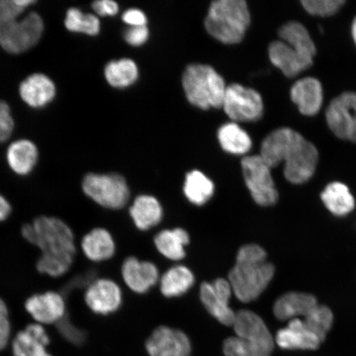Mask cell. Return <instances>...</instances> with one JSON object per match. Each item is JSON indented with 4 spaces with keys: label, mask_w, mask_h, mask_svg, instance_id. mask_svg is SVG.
Returning <instances> with one entry per match:
<instances>
[{
    "label": "cell",
    "mask_w": 356,
    "mask_h": 356,
    "mask_svg": "<svg viewBox=\"0 0 356 356\" xmlns=\"http://www.w3.org/2000/svg\"><path fill=\"white\" fill-rule=\"evenodd\" d=\"M350 35H351V38H353V41L355 44V46L356 47V15L354 17L353 24H351Z\"/></svg>",
    "instance_id": "obj_44"
},
{
    "label": "cell",
    "mask_w": 356,
    "mask_h": 356,
    "mask_svg": "<svg viewBox=\"0 0 356 356\" xmlns=\"http://www.w3.org/2000/svg\"><path fill=\"white\" fill-rule=\"evenodd\" d=\"M83 297L88 308L97 315L114 314L122 305V289L111 279L92 280L84 291Z\"/></svg>",
    "instance_id": "obj_13"
},
{
    "label": "cell",
    "mask_w": 356,
    "mask_h": 356,
    "mask_svg": "<svg viewBox=\"0 0 356 356\" xmlns=\"http://www.w3.org/2000/svg\"><path fill=\"white\" fill-rule=\"evenodd\" d=\"M15 128L10 106L6 102L0 101V143L10 138Z\"/></svg>",
    "instance_id": "obj_39"
},
{
    "label": "cell",
    "mask_w": 356,
    "mask_h": 356,
    "mask_svg": "<svg viewBox=\"0 0 356 356\" xmlns=\"http://www.w3.org/2000/svg\"><path fill=\"white\" fill-rule=\"evenodd\" d=\"M234 295L228 279L217 278L203 282L200 287V300L212 317L226 327H233L236 313L229 305Z\"/></svg>",
    "instance_id": "obj_12"
},
{
    "label": "cell",
    "mask_w": 356,
    "mask_h": 356,
    "mask_svg": "<svg viewBox=\"0 0 356 356\" xmlns=\"http://www.w3.org/2000/svg\"><path fill=\"white\" fill-rule=\"evenodd\" d=\"M58 332L65 340L74 346H80L86 343L87 332L75 325L68 316L56 325Z\"/></svg>",
    "instance_id": "obj_37"
},
{
    "label": "cell",
    "mask_w": 356,
    "mask_h": 356,
    "mask_svg": "<svg viewBox=\"0 0 356 356\" xmlns=\"http://www.w3.org/2000/svg\"><path fill=\"white\" fill-rule=\"evenodd\" d=\"M145 349L149 356H191L193 346L184 332L159 326L147 339Z\"/></svg>",
    "instance_id": "obj_15"
},
{
    "label": "cell",
    "mask_w": 356,
    "mask_h": 356,
    "mask_svg": "<svg viewBox=\"0 0 356 356\" xmlns=\"http://www.w3.org/2000/svg\"><path fill=\"white\" fill-rule=\"evenodd\" d=\"M21 234L40 251L37 270L42 275L63 277L72 267L77 248L73 230L63 220L40 216L22 225Z\"/></svg>",
    "instance_id": "obj_1"
},
{
    "label": "cell",
    "mask_w": 356,
    "mask_h": 356,
    "mask_svg": "<svg viewBox=\"0 0 356 356\" xmlns=\"http://www.w3.org/2000/svg\"><path fill=\"white\" fill-rule=\"evenodd\" d=\"M154 245L160 254L167 259L179 261L186 257V247L190 243L188 231L181 228L164 229L156 234Z\"/></svg>",
    "instance_id": "obj_26"
},
{
    "label": "cell",
    "mask_w": 356,
    "mask_h": 356,
    "mask_svg": "<svg viewBox=\"0 0 356 356\" xmlns=\"http://www.w3.org/2000/svg\"><path fill=\"white\" fill-rule=\"evenodd\" d=\"M50 343L46 328L41 324L31 323L13 337V356H53L48 350Z\"/></svg>",
    "instance_id": "obj_20"
},
{
    "label": "cell",
    "mask_w": 356,
    "mask_h": 356,
    "mask_svg": "<svg viewBox=\"0 0 356 356\" xmlns=\"http://www.w3.org/2000/svg\"><path fill=\"white\" fill-rule=\"evenodd\" d=\"M317 305L318 300L312 293L289 291L275 300L273 314L280 321L289 322L295 318H304Z\"/></svg>",
    "instance_id": "obj_21"
},
{
    "label": "cell",
    "mask_w": 356,
    "mask_h": 356,
    "mask_svg": "<svg viewBox=\"0 0 356 356\" xmlns=\"http://www.w3.org/2000/svg\"><path fill=\"white\" fill-rule=\"evenodd\" d=\"M130 216L138 229L149 230L162 221L163 209L158 199L153 195H140L134 200Z\"/></svg>",
    "instance_id": "obj_25"
},
{
    "label": "cell",
    "mask_w": 356,
    "mask_h": 356,
    "mask_svg": "<svg viewBox=\"0 0 356 356\" xmlns=\"http://www.w3.org/2000/svg\"><path fill=\"white\" fill-rule=\"evenodd\" d=\"M12 327L6 302L0 298V351L6 348L11 339Z\"/></svg>",
    "instance_id": "obj_38"
},
{
    "label": "cell",
    "mask_w": 356,
    "mask_h": 356,
    "mask_svg": "<svg viewBox=\"0 0 356 356\" xmlns=\"http://www.w3.org/2000/svg\"><path fill=\"white\" fill-rule=\"evenodd\" d=\"M241 167L245 184L257 206H275L279 200V191L268 164L260 155H252L242 159Z\"/></svg>",
    "instance_id": "obj_9"
},
{
    "label": "cell",
    "mask_w": 356,
    "mask_h": 356,
    "mask_svg": "<svg viewBox=\"0 0 356 356\" xmlns=\"http://www.w3.org/2000/svg\"><path fill=\"white\" fill-rule=\"evenodd\" d=\"M124 282L133 292L143 295L159 282L157 266L153 262L141 261L136 257H129L122 266Z\"/></svg>",
    "instance_id": "obj_18"
},
{
    "label": "cell",
    "mask_w": 356,
    "mask_h": 356,
    "mask_svg": "<svg viewBox=\"0 0 356 356\" xmlns=\"http://www.w3.org/2000/svg\"><path fill=\"white\" fill-rule=\"evenodd\" d=\"M38 151L32 141L19 140L13 142L7 151L8 166L19 176L29 175L37 164Z\"/></svg>",
    "instance_id": "obj_28"
},
{
    "label": "cell",
    "mask_w": 356,
    "mask_h": 356,
    "mask_svg": "<svg viewBox=\"0 0 356 356\" xmlns=\"http://www.w3.org/2000/svg\"><path fill=\"white\" fill-rule=\"evenodd\" d=\"M55 83L43 74H33L21 83L19 93L22 99L33 108H43L54 99Z\"/></svg>",
    "instance_id": "obj_23"
},
{
    "label": "cell",
    "mask_w": 356,
    "mask_h": 356,
    "mask_svg": "<svg viewBox=\"0 0 356 356\" xmlns=\"http://www.w3.org/2000/svg\"><path fill=\"white\" fill-rule=\"evenodd\" d=\"M235 336L251 342L271 354L275 338L259 315L252 310L242 309L236 313L233 324Z\"/></svg>",
    "instance_id": "obj_16"
},
{
    "label": "cell",
    "mask_w": 356,
    "mask_h": 356,
    "mask_svg": "<svg viewBox=\"0 0 356 356\" xmlns=\"http://www.w3.org/2000/svg\"><path fill=\"white\" fill-rule=\"evenodd\" d=\"M160 291L166 298H177L188 293L195 284L193 270L184 265L167 270L159 279Z\"/></svg>",
    "instance_id": "obj_27"
},
{
    "label": "cell",
    "mask_w": 356,
    "mask_h": 356,
    "mask_svg": "<svg viewBox=\"0 0 356 356\" xmlns=\"http://www.w3.org/2000/svg\"><path fill=\"white\" fill-rule=\"evenodd\" d=\"M222 351L225 356H270V353L261 347L236 336L225 339L222 344Z\"/></svg>",
    "instance_id": "obj_34"
},
{
    "label": "cell",
    "mask_w": 356,
    "mask_h": 356,
    "mask_svg": "<svg viewBox=\"0 0 356 356\" xmlns=\"http://www.w3.org/2000/svg\"><path fill=\"white\" fill-rule=\"evenodd\" d=\"M274 338L275 343L280 348L289 350H316L323 342L310 330L302 318L289 321L286 327L280 328Z\"/></svg>",
    "instance_id": "obj_17"
},
{
    "label": "cell",
    "mask_w": 356,
    "mask_h": 356,
    "mask_svg": "<svg viewBox=\"0 0 356 356\" xmlns=\"http://www.w3.org/2000/svg\"><path fill=\"white\" fill-rule=\"evenodd\" d=\"M218 140L222 149L231 154H247L252 147L250 136L235 122L222 124L218 131Z\"/></svg>",
    "instance_id": "obj_30"
},
{
    "label": "cell",
    "mask_w": 356,
    "mask_h": 356,
    "mask_svg": "<svg viewBox=\"0 0 356 356\" xmlns=\"http://www.w3.org/2000/svg\"><path fill=\"white\" fill-rule=\"evenodd\" d=\"M289 96L300 113L305 117H314L323 108V88L317 78L309 76L297 80L289 91Z\"/></svg>",
    "instance_id": "obj_19"
},
{
    "label": "cell",
    "mask_w": 356,
    "mask_h": 356,
    "mask_svg": "<svg viewBox=\"0 0 356 356\" xmlns=\"http://www.w3.org/2000/svg\"><path fill=\"white\" fill-rule=\"evenodd\" d=\"M186 99L202 110L221 108L226 91L225 79L213 67L191 64L182 76Z\"/></svg>",
    "instance_id": "obj_6"
},
{
    "label": "cell",
    "mask_w": 356,
    "mask_h": 356,
    "mask_svg": "<svg viewBox=\"0 0 356 356\" xmlns=\"http://www.w3.org/2000/svg\"><path fill=\"white\" fill-rule=\"evenodd\" d=\"M81 250L89 261L102 262L113 258L115 243L113 235L104 228H95L83 236Z\"/></svg>",
    "instance_id": "obj_24"
},
{
    "label": "cell",
    "mask_w": 356,
    "mask_h": 356,
    "mask_svg": "<svg viewBox=\"0 0 356 356\" xmlns=\"http://www.w3.org/2000/svg\"><path fill=\"white\" fill-rule=\"evenodd\" d=\"M24 307L35 323L42 326L56 325L67 315L66 298L61 292L34 293L26 299Z\"/></svg>",
    "instance_id": "obj_14"
},
{
    "label": "cell",
    "mask_w": 356,
    "mask_h": 356,
    "mask_svg": "<svg viewBox=\"0 0 356 356\" xmlns=\"http://www.w3.org/2000/svg\"><path fill=\"white\" fill-rule=\"evenodd\" d=\"M222 108L235 123L257 122L264 113L260 93L238 83L227 86Z\"/></svg>",
    "instance_id": "obj_10"
},
{
    "label": "cell",
    "mask_w": 356,
    "mask_h": 356,
    "mask_svg": "<svg viewBox=\"0 0 356 356\" xmlns=\"http://www.w3.org/2000/svg\"><path fill=\"white\" fill-rule=\"evenodd\" d=\"M326 122L333 135L356 144V92H345L327 106Z\"/></svg>",
    "instance_id": "obj_11"
},
{
    "label": "cell",
    "mask_w": 356,
    "mask_h": 356,
    "mask_svg": "<svg viewBox=\"0 0 356 356\" xmlns=\"http://www.w3.org/2000/svg\"><path fill=\"white\" fill-rule=\"evenodd\" d=\"M92 8L97 15L102 17L115 16L119 11L118 4L113 0H99L92 3Z\"/></svg>",
    "instance_id": "obj_41"
},
{
    "label": "cell",
    "mask_w": 356,
    "mask_h": 356,
    "mask_svg": "<svg viewBox=\"0 0 356 356\" xmlns=\"http://www.w3.org/2000/svg\"><path fill=\"white\" fill-rule=\"evenodd\" d=\"M139 76L137 65L131 59L111 61L105 67V77L111 86L123 88L132 86Z\"/></svg>",
    "instance_id": "obj_31"
},
{
    "label": "cell",
    "mask_w": 356,
    "mask_h": 356,
    "mask_svg": "<svg viewBox=\"0 0 356 356\" xmlns=\"http://www.w3.org/2000/svg\"><path fill=\"white\" fill-rule=\"evenodd\" d=\"M33 0H0V26L24 15Z\"/></svg>",
    "instance_id": "obj_36"
},
{
    "label": "cell",
    "mask_w": 356,
    "mask_h": 356,
    "mask_svg": "<svg viewBox=\"0 0 356 356\" xmlns=\"http://www.w3.org/2000/svg\"><path fill=\"white\" fill-rule=\"evenodd\" d=\"M279 40L269 44L270 63L292 79L314 65L317 49L308 29L298 21H289L278 29Z\"/></svg>",
    "instance_id": "obj_4"
},
{
    "label": "cell",
    "mask_w": 356,
    "mask_h": 356,
    "mask_svg": "<svg viewBox=\"0 0 356 356\" xmlns=\"http://www.w3.org/2000/svg\"><path fill=\"white\" fill-rule=\"evenodd\" d=\"M65 28L73 33L96 35L100 32L99 17L92 13H84L79 8H70L66 13Z\"/></svg>",
    "instance_id": "obj_32"
},
{
    "label": "cell",
    "mask_w": 356,
    "mask_h": 356,
    "mask_svg": "<svg viewBox=\"0 0 356 356\" xmlns=\"http://www.w3.org/2000/svg\"><path fill=\"white\" fill-rule=\"evenodd\" d=\"M259 155L271 168L284 163V178L293 185L309 181L317 170L319 160L316 146L289 127L271 131L262 141Z\"/></svg>",
    "instance_id": "obj_2"
},
{
    "label": "cell",
    "mask_w": 356,
    "mask_h": 356,
    "mask_svg": "<svg viewBox=\"0 0 356 356\" xmlns=\"http://www.w3.org/2000/svg\"><path fill=\"white\" fill-rule=\"evenodd\" d=\"M250 24L251 13L244 0L212 2L204 21L207 33L228 44L241 42Z\"/></svg>",
    "instance_id": "obj_5"
},
{
    "label": "cell",
    "mask_w": 356,
    "mask_h": 356,
    "mask_svg": "<svg viewBox=\"0 0 356 356\" xmlns=\"http://www.w3.org/2000/svg\"><path fill=\"white\" fill-rule=\"evenodd\" d=\"M304 321L307 326L320 337L323 341L326 339L334 324V314L329 307L317 305L305 316Z\"/></svg>",
    "instance_id": "obj_33"
},
{
    "label": "cell",
    "mask_w": 356,
    "mask_h": 356,
    "mask_svg": "<svg viewBox=\"0 0 356 356\" xmlns=\"http://www.w3.org/2000/svg\"><path fill=\"white\" fill-rule=\"evenodd\" d=\"M184 193L191 204L202 207L213 197L215 184L202 172L193 170L186 173Z\"/></svg>",
    "instance_id": "obj_29"
},
{
    "label": "cell",
    "mask_w": 356,
    "mask_h": 356,
    "mask_svg": "<svg viewBox=\"0 0 356 356\" xmlns=\"http://www.w3.org/2000/svg\"><path fill=\"white\" fill-rule=\"evenodd\" d=\"M149 29L146 26H131L124 33V41L133 47L144 44L149 38Z\"/></svg>",
    "instance_id": "obj_40"
},
{
    "label": "cell",
    "mask_w": 356,
    "mask_h": 356,
    "mask_svg": "<svg viewBox=\"0 0 356 356\" xmlns=\"http://www.w3.org/2000/svg\"><path fill=\"white\" fill-rule=\"evenodd\" d=\"M275 267L267 261L264 248L255 243L245 244L238 249L235 264L228 280L234 296L239 301H255L274 279Z\"/></svg>",
    "instance_id": "obj_3"
},
{
    "label": "cell",
    "mask_w": 356,
    "mask_h": 356,
    "mask_svg": "<svg viewBox=\"0 0 356 356\" xmlns=\"http://www.w3.org/2000/svg\"><path fill=\"white\" fill-rule=\"evenodd\" d=\"M12 206L10 202L0 194V222L6 221L10 216Z\"/></svg>",
    "instance_id": "obj_43"
},
{
    "label": "cell",
    "mask_w": 356,
    "mask_h": 356,
    "mask_svg": "<svg viewBox=\"0 0 356 356\" xmlns=\"http://www.w3.org/2000/svg\"><path fill=\"white\" fill-rule=\"evenodd\" d=\"M122 20L131 26H146L147 17L143 12L136 8H131L123 13Z\"/></svg>",
    "instance_id": "obj_42"
},
{
    "label": "cell",
    "mask_w": 356,
    "mask_h": 356,
    "mask_svg": "<svg viewBox=\"0 0 356 356\" xmlns=\"http://www.w3.org/2000/svg\"><path fill=\"white\" fill-rule=\"evenodd\" d=\"M43 30L41 16L35 12L29 13L0 26V44L8 53L20 54L39 42Z\"/></svg>",
    "instance_id": "obj_8"
},
{
    "label": "cell",
    "mask_w": 356,
    "mask_h": 356,
    "mask_svg": "<svg viewBox=\"0 0 356 356\" xmlns=\"http://www.w3.org/2000/svg\"><path fill=\"white\" fill-rule=\"evenodd\" d=\"M82 189L92 202L108 210H121L131 197L127 180L118 173H88L83 178Z\"/></svg>",
    "instance_id": "obj_7"
},
{
    "label": "cell",
    "mask_w": 356,
    "mask_h": 356,
    "mask_svg": "<svg viewBox=\"0 0 356 356\" xmlns=\"http://www.w3.org/2000/svg\"><path fill=\"white\" fill-rule=\"evenodd\" d=\"M300 3L309 15L321 17L336 15L346 3L344 0H302Z\"/></svg>",
    "instance_id": "obj_35"
},
{
    "label": "cell",
    "mask_w": 356,
    "mask_h": 356,
    "mask_svg": "<svg viewBox=\"0 0 356 356\" xmlns=\"http://www.w3.org/2000/svg\"><path fill=\"white\" fill-rule=\"evenodd\" d=\"M320 200L326 210L338 218L350 216L356 207V200L349 186L339 181L325 186L320 194Z\"/></svg>",
    "instance_id": "obj_22"
}]
</instances>
